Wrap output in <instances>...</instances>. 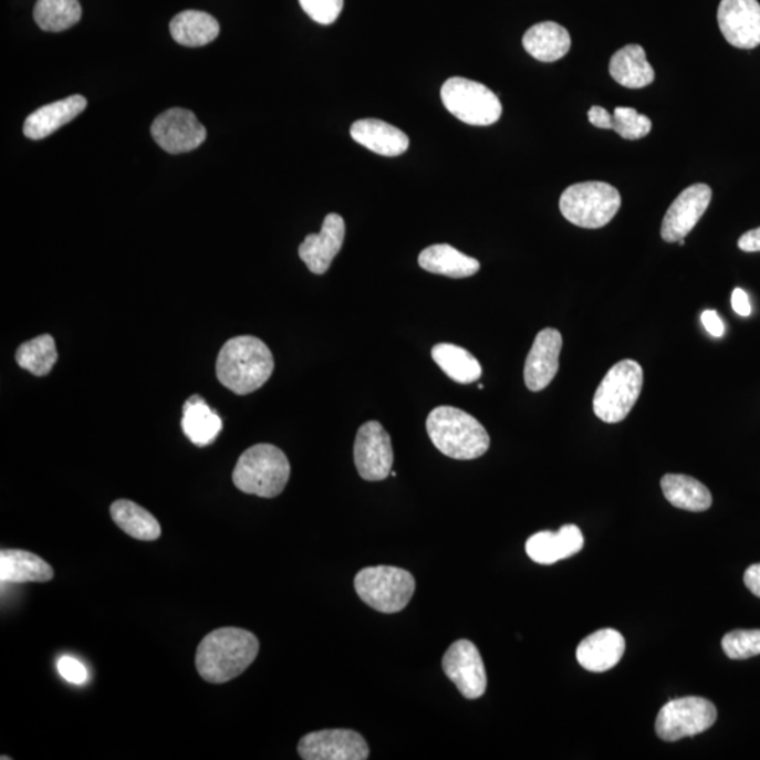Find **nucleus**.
Instances as JSON below:
<instances>
[{"label": "nucleus", "mask_w": 760, "mask_h": 760, "mask_svg": "<svg viewBox=\"0 0 760 760\" xmlns=\"http://www.w3.org/2000/svg\"><path fill=\"white\" fill-rule=\"evenodd\" d=\"M443 669L465 699L477 700L485 695L488 675L482 655L470 641L459 639L449 646L443 658Z\"/></svg>", "instance_id": "obj_11"}, {"label": "nucleus", "mask_w": 760, "mask_h": 760, "mask_svg": "<svg viewBox=\"0 0 760 760\" xmlns=\"http://www.w3.org/2000/svg\"><path fill=\"white\" fill-rule=\"evenodd\" d=\"M712 190L706 184H696L685 189L662 221L660 236L666 242H677L686 239L690 231L699 223L711 204Z\"/></svg>", "instance_id": "obj_14"}, {"label": "nucleus", "mask_w": 760, "mask_h": 760, "mask_svg": "<svg viewBox=\"0 0 760 760\" xmlns=\"http://www.w3.org/2000/svg\"><path fill=\"white\" fill-rule=\"evenodd\" d=\"M87 102L82 95H72L65 100L41 106L25 118L23 133L30 139H43L51 136L65 124L74 121L85 111Z\"/></svg>", "instance_id": "obj_20"}, {"label": "nucleus", "mask_w": 760, "mask_h": 760, "mask_svg": "<svg viewBox=\"0 0 760 760\" xmlns=\"http://www.w3.org/2000/svg\"><path fill=\"white\" fill-rule=\"evenodd\" d=\"M527 53L541 62H555L571 50L572 40L563 25L544 22L532 25L522 38Z\"/></svg>", "instance_id": "obj_24"}, {"label": "nucleus", "mask_w": 760, "mask_h": 760, "mask_svg": "<svg viewBox=\"0 0 760 760\" xmlns=\"http://www.w3.org/2000/svg\"><path fill=\"white\" fill-rule=\"evenodd\" d=\"M56 360H59V354H56L55 341L50 334L39 335L23 343L15 353V362L20 368L35 376L49 375Z\"/></svg>", "instance_id": "obj_32"}, {"label": "nucleus", "mask_w": 760, "mask_h": 760, "mask_svg": "<svg viewBox=\"0 0 760 760\" xmlns=\"http://www.w3.org/2000/svg\"><path fill=\"white\" fill-rule=\"evenodd\" d=\"M717 708L702 697H684L666 702L656 718L655 730L666 742L699 736L715 726Z\"/></svg>", "instance_id": "obj_9"}, {"label": "nucleus", "mask_w": 760, "mask_h": 760, "mask_svg": "<svg viewBox=\"0 0 760 760\" xmlns=\"http://www.w3.org/2000/svg\"><path fill=\"white\" fill-rule=\"evenodd\" d=\"M624 653L623 635L613 628H604L589 635L579 644L576 658L583 669L603 674L618 665Z\"/></svg>", "instance_id": "obj_19"}, {"label": "nucleus", "mask_w": 760, "mask_h": 760, "mask_svg": "<svg viewBox=\"0 0 760 760\" xmlns=\"http://www.w3.org/2000/svg\"><path fill=\"white\" fill-rule=\"evenodd\" d=\"M589 122L602 131H613V115L602 106H593L587 113Z\"/></svg>", "instance_id": "obj_37"}, {"label": "nucleus", "mask_w": 760, "mask_h": 760, "mask_svg": "<svg viewBox=\"0 0 760 760\" xmlns=\"http://www.w3.org/2000/svg\"><path fill=\"white\" fill-rule=\"evenodd\" d=\"M298 752L304 760H365L369 747L360 732L323 730L310 732L299 741Z\"/></svg>", "instance_id": "obj_13"}, {"label": "nucleus", "mask_w": 760, "mask_h": 760, "mask_svg": "<svg viewBox=\"0 0 760 760\" xmlns=\"http://www.w3.org/2000/svg\"><path fill=\"white\" fill-rule=\"evenodd\" d=\"M59 670L62 677L70 684L84 685L87 679V671L80 660L72 656H64L59 662Z\"/></svg>", "instance_id": "obj_36"}, {"label": "nucleus", "mask_w": 760, "mask_h": 760, "mask_svg": "<svg viewBox=\"0 0 760 760\" xmlns=\"http://www.w3.org/2000/svg\"><path fill=\"white\" fill-rule=\"evenodd\" d=\"M260 641L250 631L225 627L211 631L196 649V670L209 684H227L250 668Z\"/></svg>", "instance_id": "obj_1"}, {"label": "nucleus", "mask_w": 760, "mask_h": 760, "mask_svg": "<svg viewBox=\"0 0 760 760\" xmlns=\"http://www.w3.org/2000/svg\"><path fill=\"white\" fill-rule=\"evenodd\" d=\"M743 582H746L749 592L760 598V563H754V565L747 569Z\"/></svg>", "instance_id": "obj_41"}, {"label": "nucleus", "mask_w": 760, "mask_h": 760, "mask_svg": "<svg viewBox=\"0 0 760 760\" xmlns=\"http://www.w3.org/2000/svg\"><path fill=\"white\" fill-rule=\"evenodd\" d=\"M701 323L712 337H722L723 331H726L720 315H718L715 310H706V312L701 314Z\"/></svg>", "instance_id": "obj_38"}, {"label": "nucleus", "mask_w": 760, "mask_h": 760, "mask_svg": "<svg viewBox=\"0 0 760 760\" xmlns=\"http://www.w3.org/2000/svg\"><path fill=\"white\" fill-rule=\"evenodd\" d=\"M418 266L424 271L454 279L473 277L480 269L478 260L448 244L426 248L418 257Z\"/></svg>", "instance_id": "obj_26"}, {"label": "nucleus", "mask_w": 760, "mask_h": 760, "mask_svg": "<svg viewBox=\"0 0 760 760\" xmlns=\"http://www.w3.org/2000/svg\"><path fill=\"white\" fill-rule=\"evenodd\" d=\"M111 516L118 529L138 541H155L162 537V525L144 507L132 500H117L111 506Z\"/></svg>", "instance_id": "obj_29"}, {"label": "nucleus", "mask_w": 760, "mask_h": 760, "mask_svg": "<svg viewBox=\"0 0 760 760\" xmlns=\"http://www.w3.org/2000/svg\"><path fill=\"white\" fill-rule=\"evenodd\" d=\"M81 18L80 0H38L35 3V23L41 30L51 31V33L74 28Z\"/></svg>", "instance_id": "obj_31"}, {"label": "nucleus", "mask_w": 760, "mask_h": 760, "mask_svg": "<svg viewBox=\"0 0 760 760\" xmlns=\"http://www.w3.org/2000/svg\"><path fill=\"white\" fill-rule=\"evenodd\" d=\"M291 478L287 455L271 444L248 448L237 461L232 482L242 493L272 499L281 494Z\"/></svg>", "instance_id": "obj_4"}, {"label": "nucleus", "mask_w": 760, "mask_h": 760, "mask_svg": "<svg viewBox=\"0 0 760 760\" xmlns=\"http://www.w3.org/2000/svg\"><path fill=\"white\" fill-rule=\"evenodd\" d=\"M351 137L375 154L384 157H399L407 152L408 137L405 133L376 118H362L351 127Z\"/></svg>", "instance_id": "obj_21"}, {"label": "nucleus", "mask_w": 760, "mask_h": 760, "mask_svg": "<svg viewBox=\"0 0 760 760\" xmlns=\"http://www.w3.org/2000/svg\"><path fill=\"white\" fill-rule=\"evenodd\" d=\"M427 433L439 452L458 461L480 458L490 447L482 424L457 407L434 408L427 418Z\"/></svg>", "instance_id": "obj_3"}, {"label": "nucleus", "mask_w": 760, "mask_h": 760, "mask_svg": "<svg viewBox=\"0 0 760 760\" xmlns=\"http://www.w3.org/2000/svg\"><path fill=\"white\" fill-rule=\"evenodd\" d=\"M183 430L195 446L208 447L216 441V438L223 430V421H221L219 413L214 410L200 396L195 395L185 402Z\"/></svg>", "instance_id": "obj_25"}, {"label": "nucleus", "mask_w": 760, "mask_h": 760, "mask_svg": "<svg viewBox=\"0 0 760 760\" xmlns=\"http://www.w3.org/2000/svg\"><path fill=\"white\" fill-rule=\"evenodd\" d=\"M441 100L447 111L470 126H492L499 121L503 107L488 86L467 77H451L441 87Z\"/></svg>", "instance_id": "obj_8"}, {"label": "nucleus", "mask_w": 760, "mask_h": 760, "mask_svg": "<svg viewBox=\"0 0 760 760\" xmlns=\"http://www.w3.org/2000/svg\"><path fill=\"white\" fill-rule=\"evenodd\" d=\"M723 653L730 659L742 660L760 655V629H737L722 638Z\"/></svg>", "instance_id": "obj_34"}, {"label": "nucleus", "mask_w": 760, "mask_h": 760, "mask_svg": "<svg viewBox=\"0 0 760 760\" xmlns=\"http://www.w3.org/2000/svg\"><path fill=\"white\" fill-rule=\"evenodd\" d=\"M610 75L618 85L641 90L655 81L653 65L646 60L645 50L638 44L625 45L610 60Z\"/></svg>", "instance_id": "obj_22"}, {"label": "nucleus", "mask_w": 760, "mask_h": 760, "mask_svg": "<svg viewBox=\"0 0 760 760\" xmlns=\"http://www.w3.org/2000/svg\"><path fill=\"white\" fill-rule=\"evenodd\" d=\"M584 546V537L577 525H563L558 532L541 531L529 538L525 544L527 555L541 565H552L568 560Z\"/></svg>", "instance_id": "obj_18"}, {"label": "nucleus", "mask_w": 760, "mask_h": 760, "mask_svg": "<svg viewBox=\"0 0 760 760\" xmlns=\"http://www.w3.org/2000/svg\"><path fill=\"white\" fill-rule=\"evenodd\" d=\"M613 131L624 139H639L653 131V122L634 107L618 106L613 113Z\"/></svg>", "instance_id": "obj_33"}, {"label": "nucleus", "mask_w": 760, "mask_h": 760, "mask_svg": "<svg viewBox=\"0 0 760 760\" xmlns=\"http://www.w3.org/2000/svg\"><path fill=\"white\" fill-rule=\"evenodd\" d=\"M354 461L360 477L368 482H379L389 477L393 467L392 439L381 423H365L356 433Z\"/></svg>", "instance_id": "obj_12"}, {"label": "nucleus", "mask_w": 760, "mask_h": 760, "mask_svg": "<svg viewBox=\"0 0 760 760\" xmlns=\"http://www.w3.org/2000/svg\"><path fill=\"white\" fill-rule=\"evenodd\" d=\"M273 368L275 361L268 345L252 335H240L227 341L220 350L216 374L227 389L244 396L261 389Z\"/></svg>", "instance_id": "obj_2"}, {"label": "nucleus", "mask_w": 760, "mask_h": 760, "mask_svg": "<svg viewBox=\"0 0 760 760\" xmlns=\"http://www.w3.org/2000/svg\"><path fill=\"white\" fill-rule=\"evenodd\" d=\"M152 136L164 152L184 154L200 147L208 137V132L194 112L173 107L155 118Z\"/></svg>", "instance_id": "obj_10"}, {"label": "nucleus", "mask_w": 760, "mask_h": 760, "mask_svg": "<svg viewBox=\"0 0 760 760\" xmlns=\"http://www.w3.org/2000/svg\"><path fill=\"white\" fill-rule=\"evenodd\" d=\"M731 302L732 309L736 310L737 314L742 315V317H748V315H751L752 306L751 302H749L746 291L737 288L736 291L732 292Z\"/></svg>", "instance_id": "obj_39"}, {"label": "nucleus", "mask_w": 760, "mask_h": 760, "mask_svg": "<svg viewBox=\"0 0 760 760\" xmlns=\"http://www.w3.org/2000/svg\"><path fill=\"white\" fill-rule=\"evenodd\" d=\"M170 35L185 46H204L220 34V24L214 15L199 10H185L175 15L169 24Z\"/></svg>", "instance_id": "obj_27"}, {"label": "nucleus", "mask_w": 760, "mask_h": 760, "mask_svg": "<svg viewBox=\"0 0 760 760\" xmlns=\"http://www.w3.org/2000/svg\"><path fill=\"white\" fill-rule=\"evenodd\" d=\"M622 208V195L606 183L569 186L560 200L561 214L569 223L582 229H602Z\"/></svg>", "instance_id": "obj_6"}, {"label": "nucleus", "mask_w": 760, "mask_h": 760, "mask_svg": "<svg viewBox=\"0 0 760 760\" xmlns=\"http://www.w3.org/2000/svg\"><path fill=\"white\" fill-rule=\"evenodd\" d=\"M345 239V221L340 215L325 216L322 231L309 235L299 247V257L310 272L323 275L339 256Z\"/></svg>", "instance_id": "obj_17"}, {"label": "nucleus", "mask_w": 760, "mask_h": 760, "mask_svg": "<svg viewBox=\"0 0 760 760\" xmlns=\"http://www.w3.org/2000/svg\"><path fill=\"white\" fill-rule=\"evenodd\" d=\"M643 386V366L634 360L620 361L594 393V415L607 424L625 420L638 402Z\"/></svg>", "instance_id": "obj_5"}, {"label": "nucleus", "mask_w": 760, "mask_h": 760, "mask_svg": "<svg viewBox=\"0 0 760 760\" xmlns=\"http://www.w3.org/2000/svg\"><path fill=\"white\" fill-rule=\"evenodd\" d=\"M660 486L666 500L677 509L700 513L710 509L712 504L710 490L699 480L687 475H665L660 480Z\"/></svg>", "instance_id": "obj_28"}, {"label": "nucleus", "mask_w": 760, "mask_h": 760, "mask_svg": "<svg viewBox=\"0 0 760 760\" xmlns=\"http://www.w3.org/2000/svg\"><path fill=\"white\" fill-rule=\"evenodd\" d=\"M355 592L376 612L395 614L410 603L416 592L412 573L396 566H369L355 576Z\"/></svg>", "instance_id": "obj_7"}, {"label": "nucleus", "mask_w": 760, "mask_h": 760, "mask_svg": "<svg viewBox=\"0 0 760 760\" xmlns=\"http://www.w3.org/2000/svg\"><path fill=\"white\" fill-rule=\"evenodd\" d=\"M718 25L723 38L741 50L760 45V3L758 0H721Z\"/></svg>", "instance_id": "obj_15"}, {"label": "nucleus", "mask_w": 760, "mask_h": 760, "mask_svg": "<svg viewBox=\"0 0 760 760\" xmlns=\"http://www.w3.org/2000/svg\"><path fill=\"white\" fill-rule=\"evenodd\" d=\"M53 579L54 569L33 552L22 550L0 552V581L2 583H45Z\"/></svg>", "instance_id": "obj_23"}, {"label": "nucleus", "mask_w": 760, "mask_h": 760, "mask_svg": "<svg viewBox=\"0 0 760 760\" xmlns=\"http://www.w3.org/2000/svg\"><path fill=\"white\" fill-rule=\"evenodd\" d=\"M563 340L560 331L545 329L537 334L524 366L525 386L531 392L544 391L560 371Z\"/></svg>", "instance_id": "obj_16"}, {"label": "nucleus", "mask_w": 760, "mask_h": 760, "mask_svg": "<svg viewBox=\"0 0 760 760\" xmlns=\"http://www.w3.org/2000/svg\"><path fill=\"white\" fill-rule=\"evenodd\" d=\"M433 360L444 374L458 384H473L480 379L483 371L479 361L462 346L437 344L431 351Z\"/></svg>", "instance_id": "obj_30"}, {"label": "nucleus", "mask_w": 760, "mask_h": 760, "mask_svg": "<svg viewBox=\"0 0 760 760\" xmlns=\"http://www.w3.org/2000/svg\"><path fill=\"white\" fill-rule=\"evenodd\" d=\"M739 250L743 252H760V227L746 232L738 241Z\"/></svg>", "instance_id": "obj_40"}, {"label": "nucleus", "mask_w": 760, "mask_h": 760, "mask_svg": "<svg viewBox=\"0 0 760 760\" xmlns=\"http://www.w3.org/2000/svg\"><path fill=\"white\" fill-rule=\"evenodd\" d=\"M300 7L315 23L333 24L343 12L344 0H299Z\"/></svg>", "instance_id": "obj_35"}]
</instances>
